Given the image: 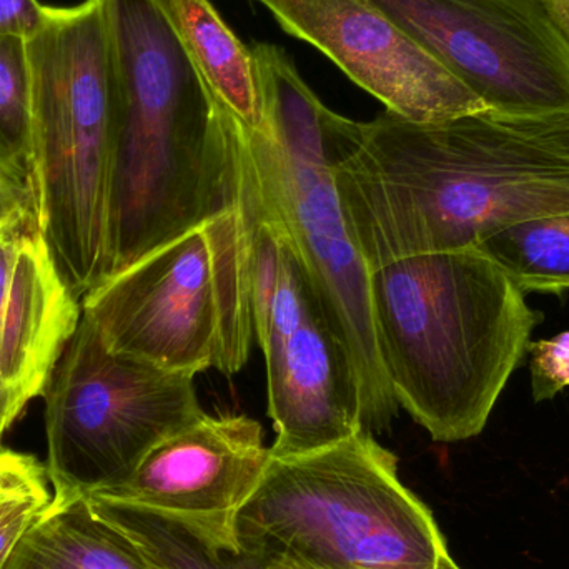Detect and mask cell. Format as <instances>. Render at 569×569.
I'll return each instance as SVG.
<instances>
[{"mask_svg": "<svg viewBox=\"0 0 569 569\" xmlns=\"http://www.w3.org/2000/svg\"><path fill=\"white\" fill-rule=\"evenodd\" d=\"M333 176L355 240L377 269L477 249L500 230L569 213V113L483 110L418 123L341 117Z\"/></svg>", "mask_w": 569, "mask_h": 569, "instance_id": "1", "label": "cell"}, {"mask_svg": "<svg viewBox=\"0 0 569 569\" xmlns=\"http://www.w3.org/2000/svg\"><path fill=\"white\" fill-rule=\"evenodd\" d=\"M117 70L112 273L247 203L246 130L160 0H107ZM109 276V277H110Z\"/></svg>", "mask_w": 569, "mask_h": 569, "instance_id": "2", "label": "cell"}, {"mask_svg": "<svg viewBox=\"0 0 569 569\" xmlns=\"http://www.w3.org/2000/svg\"><path fill=\"white\" fill-rule=\"evenodd\" d=\"M370 272L378 351L398 407L435 441L478 437L540 315L478 249L407 257Z\"/></svg>", "mask_w": 569, "mask_h": 569, "instance_id": "3", "label": "cell"}, {"mask_svg": "<svg viewBox=\"0 0 569 569\" xmlns=\"http://www.w3.org/2000/svg\"><path fill=\"white\" fill-rule=\"evenodd\" d=\"M263 132L246 130L249 200L257 219L287 240L331 333L357 378L367 433L398 417L378 351L370 267L355 240L333 176L341 116L311 92L290 57L272 43L252 47Z\"/></svg>", "mask_w": 569, "mask_h": 569, "instance_id": "4", "label": "cell"}, {"mask_svg": "<svg viewBox=\"0 0 569 569\" xmlns=\"http://www.w3.org/2000/svg\"><path fill=\"white\" fill-rule=\"evenodd\" d=\"M27 56L40 232L82 301L112 273L117 70L107 0L47 7Z\"/></svg>", "mask_w": 569, "mask_h": 569, "instance_id": "5", "label": "cell"}, {"mask_svg": "<svg viewBox=\"0 0 569 569\" xmlns=\"http://www.w3.org/2000/svg\"><path fill=\"white\" fill-rule=\"evenodd\" d=\"M240 551L290 569H437L447 541L367 431L298 457H270L237 521Z\"/></svg>", "mask_w": 569, "mask_h": 569, "instance_id": "6", "label": "cell"}, {"mask_svg": "<svg viewBox=\"0 0 569 569\" xmlns=\"http://www.w3.org/2000/svg\"><path fill=\"white\" fill-rule=\"evenodd\" d=\"M256 229L247 200L107 277L82 298V313L117 353L177 373L233 377L257 341Z\"/></svg>", "mask_w": 569, "mask_h": 569, "instance_id": "7", "label": "cell"}, {"mask_svg": "<svg viewBox=\"0 0 569 569\" xmlns=\"http://www.w3.org/2000/svg\"><path fill=\"white\" fill-rule=\"evenodd\" d=\"M42 397L53 493L122 483L160 441L206 413L193 375L110 350L86 313Z\"/></svg>", "mask_w": 569, "mask_h": 569, "instance_id": "8", "label": "cell"}, {"mask_svg": "<svg viewBox=\"0 0 569 569\" xmlns=\"http://www.w3.org/2000/svg\"><path fill=\"white\" fill-rule=\"evenodd\" d=\"M253 318L277 435L272 457L313 453L365 431L347 353L287 240L266 222L253 239Z\"/></svg>", "mask_w": 569, "mask_h": 569, "instance_id": "9", "label": "cell"}, {"mask_svg": "<svg viewBox=\"0 0 569 569\" xmlns=\"http://www.w3.org/2000/svg\"><path fill=\"white\" fill-rule=\"evenodd\" d=\"M491 112L569 113V29L551 0H368Z\"/></svg>", "mask_w": 569, "mask_h": 569, "instance_id": "10", "label": "cell"}, {"mask_svg": "<svg viewBox=\"0 0 569 569\" xmlns=\"http://www.w3.org/2000/svg\"><path fill=\"white\" fill-rule=\"evenodd\" d=\"M270 457L259 421L203 413L160 441L122 483L89 497L170 521L210 547L237 553L240 511Z\"/></svg>", "mask_w": 569, "mask_h": 569, "instance_id": "11", "label": "cell"}, {"mask_svg": "<svg viewBox=\"0 0 569 569\" xmlns=\"http://www.w3.org/2000/svg\"><path fill=\"white\" fill-rule=\"evenodd\" d=\"M284 32L327 56L351 82L410 122L488 110L368 0H259Z\"/></svg>", "mask_w": 569, "mask_h": 569, "instance_id": "12", "label": "cell"}, {"mask_svg": "<svg viewBox=\"0 0 569 569\" xmlns=\"http://www.w3.org/2000/svg\"><path fill=\"white\" fill-rule=\"evenodd\" d=\"M82 317L26 212L0 229V445L43 388Z\"/></svg>", "mask_w": 569, "mask_h": 569, "instance_id": "13", "label": "cell"}, {"mask_svg": "<svg viewBox=\"0 0 569 569\" xmlns=\"http://www.w3.org/2000/svg\"><path fill=\"white\" fill-rule=\"evenodd\" d=\"M3 569H147L133 545L82 493H53Z\"/></svg>", "mask_w": 569, "mask_h": 569, "instance_id": "14", "label": "cell"}, {"mask_svg": "<svg viewBox=\"0 0 569 569\" xmlns=\"http://www.w3.org/2000/svg\"><path fill=\"white\" fill-rule=\"evenodd\" d=\"M197 69L217 99L250 132H263L262 97L252 50L210 0H160Z\"/></svg>", "mask_w": 569, "mask_h": 569, "instance_id": "15", "label": "cell"}, {"mask_svg": "<svg viewBox=\"0 0 569 569\" xmlns=\"http://www.w3.org/2000/svg\"><path fill=\"white\" fill-rule=\"evenodd\" d=\"M86 497L93 513L133 545L147 569H269L262 558L210 547L170 521Z\"/></svg>", "mask_w": 569, "mask_h": 569, "instance_id": "16", "label": "cell"}, {"mask_svg": "<svg viewBox=\"0 0 569 569\" xmlns=\"http://www.w3.org/2000/svg\"><path fill=\"white\" fill-rule=\"evenodd\" d=\"M523 293L569 290V213L540 217L500 230L477 247Z\"/></svg>", "mask_w": 569, "mask_h": 569, "instance_id": "17", "label": "cell"}, {"mask_svg": "<svg viewBox=\"0 0 569 569\" xmlns=\"http://www.w3.org/2000/svg\"><path fill=\"white\" fill-rule=\"evenodd\" d=\"M0 172L32 197L37 210L32 86L27 40L19 37L0 36Z\"/></svg>", "mask_w": 569, "mask_h": 569, "instance_id": "18", "label": "cell"}, {"mask_svg": "<svg viewBox=\"0 0 569 569\" xmlns=\"http://www.w3.org/2000/svg\"><path fill=\"white\" fill-rule=\"evenodd\" d=\"M46 467L37 463L0 500V569L6 567L23 535L52 500Z\"/></svg>", "mask_w": 569, "mask_h": 569, "instance_id": "19", "label": "cell"}, {"mask_svg": "<svg viewBox=\"0 0 569 569\" xmlns=\"http://www.w3.org/2000/svg\"><path fill=\"white\" fill-rule=\"evenodd\" d=\"M531 393L535 401L553 400L569 387V331L530 341Z\"/></svg>", "mask_w": 569, "mask_h": 569, "instance_id": "20", "label": "cell"}, {"mask_svg": "<svg viewBox=\"0 0 569 569\" xmlns=\"http://www.w3.org/2000/svg\"><path fill=\"white\" fill-rule=\"evenodd\" d=\"M47 7L39 0H0V36L29 40L42 29Z\"/></svg>", "mask_w": 569, "mask_h": 569, "instance_id": "21", "label": "cell"}, {"mask_svg": "<svg viewBox=\"0 0 569 569\" xmlns=\"http://www.w3.org/2000/svg\"><path fill=\"white\" fill-rule=\"evenodd\" d=\"M26 212L37 216L32 197L0 172V229Z\"/></svg>", "mask_w": 569, "mask_h": 569, "instance_id": "22", "label": "cell"}, {"mask_svg": "<svg viewBox=\"0 0 569 569\" xmlns=\"http://www.w3.org/2000/svg\"><path fill=\"white\" fill-rule=\"evenodd\" d=\"M39 461L27 455L13 453V451L0 448V500L9 493L10 488L16 487Z\"/></svg>", "mask_w": 569, "mask_h": 569, "instance_id": "23", "label": "cell"}, {"mask_svg": "<svg viewBox=\"0 0 569 569\" xmlns=\"http://www.w3.org/2000/svg\"><path fill=\"white\" fill-rule=\"evenodd\" d=\"M553 6L557 7L560 16L563 17L565 22H567L569 29V0H551Z\"/></svg>", "mask_w": 569, "mask_h": 569, "instance_id": "24", "label": "cell"}, {"mask_svg": "<svg viewBox=\"0 0 569 569\" xmlns=\"http://www.w3.org/2000/svg\"><path fill=\"white\" fill-rule=\"evenodd\" d=\"M437 569H461L455 563L453 558L450 557V553H445L443 557L440 558V563H438Z\"/></svg>", "mask_w": 569, "mask_h": 569, "instance_id": "25", "label": "cell"}, {"mask_svg": "<svg viewBox=\"0 0 569 569\" xmlns=\"http://www.w3.org/2000/svg\"><path fill=\"white\" fill-rule=\"evenodd\" d=\"M269 569H290V568L283 567V565H279V563H269Z\"/></svg>", "mask_w": 569, "mask_h": 569, "instance_id": "26", "label": "cell"}]
</instances>
